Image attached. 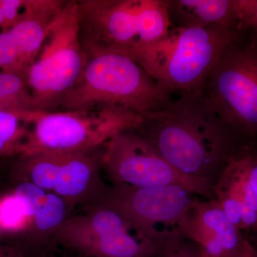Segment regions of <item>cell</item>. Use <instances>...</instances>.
Listing matches in <instances>:
<instances>
[{"label":"cell","instance_id":"obj_1","mask_svg":"<svg viewBox=\"0 0 257 257\" xmlns=\"http://www.w3.org/2000/svg\"><path fill=\"white\" fill-rule=\"evenodd\" d=\"M204 89L182 92L161 110L142 115L134 130L179 172L216 184L251 143L221 119Z\"/></svg>","mask_w":257,"mask_h":257},{"label":"cell","instance_id":"obj_2","mask_svg":"<svg viewBox=\"0 0 257 257\" xmlns=\"http://www.w3.org/2000/svg\"><path fill=\"white\" fill-rule=\"evenodd\" d=\"M172 94L128 56L101 54L87 59L60 106L64 111L121 109L144 115L165 108Z\"/></svg>","mask_w":257,"mask_h":257},{"label":"cell","instance_id":"obj_3","mask_svg":"<svg viewBox=\"0 0 257 257\" xmlns=\"http://www.w3.org/2000/svg\"><path fill=\"white\" fill-rule=\"evenodd\" d=\"M243 30L223 27L174 28L160 41L130 57L172 92L204 89L225 50Z\"/></svg>","mask_w":257,"mask_h":257},{"label":"cell","instance_id":"obj_4","mask_svg":"<svg viewBox=\"0 0 257 257\" xmlns=\"http://www.w3.org/2000/svg\"><path fill=\"white\" fill-rule=\"evenodd\" d=\"M204 89L235 133L248 143L257 141V42L247 32L225 50Z\"/></svg>","mask_w":257,"mask_h":257},{"label":"cell","instance_id":"obj_5","mask_svg":"<svg viewBox=\"0 0 257 257\" xmlns=\"http://www.w3.org/2000/svg\"><path fill=\"white\" fill-rule=\"evenodd\" d=\"M72 214L56 233L54 246L87 257H164L147 237L104 199Z\"/></svg>","mask_w":257,"mask_h":257},{"label":"cell","instance_id":"obj_6","mask_svg":"<svg viewBox=\"0 0 257 257\" xmlns=\"http://www.w3.org/2000/svg\"><path fill=\"white\" fill-rule=\"evenodd\" d=\"M87 59L79 40L77 1H67L50 25L28 82L35 111H54L82 73Z\"/></svg>","mask_w":257,"mask_h":257},{"label":"cell","instance_id":"obj_7","mask_svg":"<svg viewBox=\"0 0 257 257\" xmlns=\"http://www.w3.org/2000/svg\"><path fill=\"white\" fill-rule=\"evenodd\" d=\"M105 145L86 151L20 156L17 162L18 179L62 198L72 211L76 207H87L105 197L109 188L101 176Z\"/></svg>","mask_w":257,"mask_h":257},{"label":"cell","instance_id":"obj_8","mask_svg":"<svg viewBox=\"0 0 257 257\" xmlns=\"http://www.w3.org/2000/svg\"><path fill=\"white\" fill-rule=\"evenodd\" d=\"M142 115L121 109L35 111L24 155L86 151L104 146L118 134L135 130Z\"/></svg>","mask_w":257,"mask_h":257},{"label":"cell","instance_id":"obj_9","mask_svg":"<svg viewBox=\"0 0 257 257\" xmlns=\"http://www.w3.org/2000/svg\"><path fill=\"white\" fill-rule=\"evenodd\" d=\"M103 171L112 187L178 186L197 197L215 199V184L179 172L134 130L118 134L106 143Z\"/></svg>","mask_w":257,"mask_h":257},{"label":"cell","instance_id":"obj_10","mask_svg":"<svg viewBox=\"0 0 257 257\" xmlns=\"http://www.w3.org/2000/svg\"><path fill=\"white\" fill-rule=\"evenodd\" d=\"M144 0L77 1L79 40L86 59L106 53L130 57L138 47Z\"/></svg>","mask_w":257,"mask_h":257},{"label":"cell","instance_id":"obj_11","mask_svg":"<svg viewBox=\"0 0 257 257\" xmlns=\"http://www.w3.org/2000/svg\"><path fill=\"white\" fill-rule=\"evenodd\" d=\"M197 197L178 186L146 188L111 186L103 199L163 247L167 236L178 229L186 211Z\"/></svg>","mask_w":257,"mask_h":257},{"label":"cell","instance_id":"obj_12","mask_svg":"<svg viewBox=\"0 0 257 257\" xmlns=\"http://www.w3.org/2000/svg\"><path fill=\"white\" fill-rule=\"evenodd\" d=\"M67 3L62 0H25L20 20L13 28L0 32V71L28 76L50 25Z\"/></svg>","mask_w":257,"mask_h":257},{"label":"cell","instance_id":"obj_13","mask_svg":"<svg viewBox=\"0 0 257 257\" xmlns=\"http://www.w3.org/2000/svg\"><path fill=\"white\" fill-rule=\"evenodd\" d=\"M178 229L197 246L200 257H239L246 239L226 217L216 199L196 198Z\"/></svg>","mask_w":257,"mask_h":257},{"label":"cell","instance_id":"obj_14","mask_svg":"<svg viewBox=\"0 0 257 257\" xmlns=\"http://www.w3.org/2000/svg\"><path fill=\"white\" fill-rule=\"evenodd\" d=\"M14 193L23 200L28 217L25 235L30 248L36 249L39 256L46 254L53 245L54 236L62 224L72 215V210L62 198L18 179Z\"/></svg>","mask_w":257,"mask_h":257},{"label":"cell","instance_id":"obj_15","mask_svg":"<svg viewBox=\"0 0 257 257\" xmlns=\"http://www.w3.org/2000/svg\"><path fill=\"white\" fill-rule=\"evenodd\" d=\"M215 199L226 217L248 240L257 236V196L245 154L230 164L214 186Z\"/></svg>","mask_w":257,"mask_h":257},{"label":"cell","instance_id":"obj_16","mask_svg":"<svg viewBox=\"0 0 257 257\" xmlns=\"http://www.w3.org/2000/svg\"><path fill=\"white\" fill-rule=\"evenodd\" d=\"M174 28L223 27L242 30L236 0H165Z\"/></svg>","mask_w":257,"mask_h":257},{"label":"cell","instance_id":"obj_17","mask_svg":"<svg viewBox=\"0 0 257 257\" xmlns=\"http://www.w3.org/2000/svg\"><path fill=\"white\" fill-rule=\"evenodd\" d=\"M35 110L0 111V157L21 156L31 133Z\"/></svg>","mask_w":257,"mask_h":257},{"label":"cell","instance_id":"obj_18","mask_svg":"<svg viewBox=\"0 0 257 257\" xmlns=\"http://www.w3.org/2000/svg\"><path fill=\"white\" fill-rule=\"evenodd\" d=\"M34 110L28 76L0 71V111Z\"/></svg>","mask_w":257,"mask_h":257},{"label":"cell","instance_id":"obj_19","mask_svg":"<svg viewBox=\"0 0 257 257\" xmlns=\"http://www.w3.org/2000/svg\"><path fill=\"white\" fill-rule=\"evenodd\" d=\"M28 217L25 204L14 192L0 200V232L26 233Z\"/></svg>","mask_w":257,"mask_h":257},{"label":"cell","instance_id":"obj_20","mask_svg":"<svg viewBox=\"0 0 257 257\" xmlns=\"http://www.w3.org/2000/svg\"><path fill=\"white\" fill-rule=\"evenodd\" d=\"M164 257H200L197 246L185 239L178 229L170 231L163 246Z\"/></svg>","mask_w":257,"mask_h":257},{"label":"cell","instance_id":"obj_21","mask_svg":"<svg viewBox=\"0 0 257 257\" xmlns=\"http://www.w3.org/2000/svg\"><path fill=\"white\" fill-rule=\"evenodd\" d=\"M241 30L257 42V0H236Z\"/></svg>","mask_w":257,"mask_h":257},{"label":"cell","instance_id":"obj_22","mask_svg":"<svg viewBox=\"0 0 257 257\" xmlns=\"http://www.w3.org/2000/svg\"><path fill=\"white\" fill-rule=\"evenodd\" d=\"M5 16V24L1 31L9 30L20 20L25 0H0Z\"/></svg>","mask_w":257,"mask_h":257},{"label":"cell","instance_id":"obj_23","mask_svg":"<svg viewBox=\"0 0 257 257\" xmlns=\"http://www.w3.org/2000/svg\"><path fill=\"white\" fill-rule=\"evenodd\" d=\"M245 157L247 161L250 182L257 196V141L250 145Z\"/></svg>","mask_w":257,"mask_h":257},{"label":"cell","instance_id":"obj_24","mask_svg":"<svg viewBox=\"0 0 257 257\" xmlns=\"http://www.w3.org/2000/svg\"><path fill=\"white\" fill-rule=\"evenodd\" d=\"M239 257H257L256 248L253 246L252 243L250 242L249 240L247 239L245 240L242 251H241Z\"/></svg>","mask_w":257,"mask_h":257},{"label":"cell","instance_id":"obj_25","mask_svg":"<svg viewBox=\"0 0 257 257\" xmlns=\"http://www.w3.org/2000/svg\"><path fill=\"white\" fill-rule=\"evenodd\" d=\"M5 24V16L3 13V8H2L1 3H0V29H3Z\"/></svg>","mask_w":257,"mask_h":257},{"label":"cell","instance_id":"obj_26","mask_svg":"<svg viewBox=\"0 0 257 257\" xmlns=\"http://www.w3.org/2000/svg\"><path fill=\"white\" fill-rule=\"evenodd\" d=\"M6 245H0V257H4Z\"/></svg>","mask_w":257,"mask_h":257},{"label":"cell","instance_id":"obj_27","mask_svg":"<svg viewBox=\"0 0 257 257\" xmlns=\"http://www.w3.org/2000/svg\"><path fill=\"white\" fill-rule=\"evenodd\" d=\"M251 242V241H250ZM253 245V246H254L255 248H256V251H257V242L256 243H251Z\"/></svg>","mask_w":257,"mask_h":257},{"label":"cell","instance_id":"obj_28","mask_svg":"<svg viewBox=\"0 0 257 257\" xmlns=\"http://www.w3.org/2000/svg\"><path fill=\"white\" fill-rule=\"evenodd\" d=\"M41 257H55V256H51L50 255H48L47 253V254L44 255V256H42Z\"/></svg>","mask_w":257,"mask_h":257},{"label":"cell","instance_id":"obj_29","mask_svg":"<svg viewBox=\"0 0 257 257\" xmlns=\"http://www.w3.org/2000/svg\"><path fill=\"white\" fill-rule=\"evenodd\" d=\"M80 257H87V256H80Z\"/></svg>","mask_w":257,"mask_h":257}]
</instances>
